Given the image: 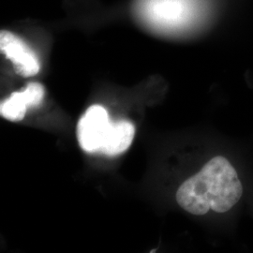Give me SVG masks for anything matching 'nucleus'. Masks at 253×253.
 <instances>
[{
    "label": "nucleus",
    "mask_w": 253,
    "mask_h": 253,
    "mask_svg": "<svg viewBox=\"0 0 253 253\" xmlns=\"http://www.w3.org/2000/svg\"><path fill=\"white\" fill-rule=\"evenodd\" d=\"M243 186L233 165L224 157L210 160L195 175L183 182L176 192L181 208L196 216L209 210L224 213L241 199Z\"/></svg>",
    "instance_id": "f257e3e1"
},
{
    "label": "nucleus",
    "mask_w": 253,
    "mask_h": 253,
    "mask_svg": "<svg viewBox=\"0 0 253 253\" xmlns=\"http://www.w3.org/2000/svg\"><path fill=\"white\" fill-rule=\"evenodd\" d=\"M112 126L108 113L100 105H92L86 110L77 126V137L85 152H100Z\"/></svg>",
    "instance_id": "f03ea898"
},
{
    "label": "nucleus",
    "mask_w": 253,
    "mask_h": 253,
    "mask_svg": "<svg viewBox=\"0 0 253 253\" xmlns=\"http://www.w3.org/2000/svg\"><path fill=\"white\" fill-rule=\"evenodd\" d=\"M0 50L9 59L15 72L23 77H31L40 72L41 65L36 54L27 43L13 33L0 32Z\"/></svg>",
    "instance_id": "7ed1b4c3"
},
{
    "label": "nucleus",
    "mask_w": 253,
    "mask_h": 253,
    "mask_svg": "<svg viewBox=\"0 0 253 253\" xmlns=\"http://www.w3.org/2000/svg\"><path fill=\"white\" fill-rule=\"evenodd\" d=\"M44 87L39 83H30L23 91L12 93L1 102L0 115L10 121H21L27 109L38 107L43 100Z\"/></svg>",
    "instance_id": "20e7f679"
},
{
    "label": "nucleus",
    "mask_w": 253,
    "mask_h": 253,
    "mask_svg": "<svg viewBox=\"0 0 253 253\" xmlns=\"http://www.w3.org/2000/svg\"><path fill=\"white\" fill-rule=\"evenodd\" d=\"M134 134L135 128L130 122L120 120L112 123L107 137L100 148V153L112 157L124 153L131 145Z\"/></svg>",
    "instance_id": "39448f33"
}]
</instances>
